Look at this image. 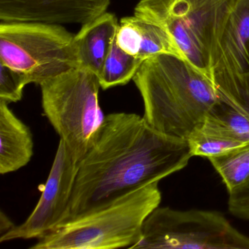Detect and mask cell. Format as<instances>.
<instances>
[{
	"mask_svg": "<svg viewBox=\"0 0 249 249\" xmlns=\"http://www.w3.org/2000/svg\"><path fill=\"white\" fill-rule=\"evenodd\" d=\"M192 157L188 141L156 130L143 116L124 112L107 115L78 162L67 221L160 182L186 167Z\"/></svg>",
	"mask_w": 249,
	"mask_h": 249,
	"instance_id": "cell-1",
	"label": "cell"
},
{
	"mask_svg": "<svg viewBox=\"0 0 249 249\" xmlns=\"http://www.w3.org/2000/svg\"><path fill=\"white\" fill-rule=\"evenodd\" d=\"M133 81L148 124L178 139L187 141L218 101L213 81L187 61L171 55L144 61Z\"/></svg>",
	"mask_w": 249,
	"mask_h": 249,
	"instance_id": "cell-2",
	"label": "cell"
},
{
	"mask_svg": "<svg viewBox=\"0 0 249 249\" xmlns=\"http://www.w3.org/2000/svg\"><path fill=\"white\" fill-rule=\"evenodd\" d=\"M158 184L144 186L107 206L61 224L30 249H131L141 239L145 218L160 206Z\"/></svg>",
	"mask_w": 249,
	"mask_h": 249,
	"instance_id": "cell-3",
	"label": "cell"
},
{
	"mask_svg": "<svg viewBox=\"0 0 249 249\" xmlns=\"http://www.w3.org/2000/svg\"><path fill=\"white\" fill-rule=\"evenodd\" d=\"M239 1L139 0L134 16L167 32L186 60L214 82L218 41Z\"/></svg>",
	"mask_w": 249,
	"mask_h": 249,
	"instance_id": "cell-4",
	"label": "cell"
},
{
	"mask_svg": "<svg viewBox=\"0 0 249 249\" xmlns=\"http://www.w3.org/2000/svg\"><path fill=\"white\" fill-rule=\"evenodd\" d=\"M43 112L61 141L79 162L104 123L98 77L76 68L40 85Z\"/></svg>",
	"mask_w": 249,
	"mask_h": 249,
	"instance_id": "cell-5",
	"label": "cell"
},
{
	"mask_svg": "<svg viewBox=\"0 0 249 249\" xmlns=\"http://www.w3.org/2000/svg\"><path fill=\"white\" fill-rule=\"evenodd\" d=\"M75 36L59 24L0 22V63L40 85L80 68Z\"/></svg>",
	"mask_w": 249,
	"mask_h": 249,
	"instance_id": "cell-6",
	"label": "cell"
},
{
	"mask_svg": "<svg viewBox=\"0 0 249 249\" xmlns=\"http://www.w3.org/2000/svg\"><path fill=\"white\" fill-rule=\"evenodd\" d=\"M131 249H249V237L217 211L157 207Z\"/></svg>",
	"mask_w": 249,
	"mask_h": 249,
	"instance_id": "cell-7",
	"label": "cell"
},
{
	"mask_svg": "<svg viewBox=\"0 0 249 249\" xmlns=\"http://www.w3.org/2000/svg\"><path fill=\"white\" fill-rule=\"evenodd\" d=\"M78 162L59 141L54 160L41 196L23 224L0 236V242L41 238L68 221Z\"/></svg>",
	"mask_w": 249,
	"mask_h": 249,
	"instance_id": "cell-8",
	"label": "cell"
},
{
	"mask_svg": "<svg viewBox=\"0 0 249 249\" xmlns=\"http://www.w3.org/2000/svg\"><path fill=\"white\" fill-rule=\"evenodd\" d=\"M110 0H0V22L83 26L107 12Z\"/></svg>",
	"mask_w": 249,
	"mask_h": 249,
	"instance_id": "cell-9",
	"label": "cell"
},
{
	"mask_svg": "<svg viewBox=\"0 0 249 249\" xmlns=\"http://www.w3.org/2000/svg\"><path fill=\"white\" fill-rule=\"evenodd\" d=\"M249 72V0H240L218 41L214 75ZM214 80V79H213Z\"/></svg>",
	"mask_w": 249,
	"mask_h": 249,
	"instance_id": "cell-10",
	"label": "cell"
},
{
	"mask_svg": "<svg viewBox=\"0 0 249 249\" xmlns=\"http://www.w3.org/2000/svg\"><path fill=\"white\" fill-rule=\"evenodd\" d=\"M116 41L124 52L143 62L163 54L186 60L180 48L167 32L134 15L120 20Z\"/></svg>",
	"mask_w": 249,
	"mask_h": 249,
	"instance_id": "cell-11",
	"label": "cell"
},
{
	"mask_svg": "<svg viewBox=\"0 0 249 249\" xmlns=\"http://www.w3.org/2000/svg\"><path fill=\"white\" fill-rule=\"evenodd\" d=\"M119 26L115 14L106 12L81 27L75 36L80 68L98 77L116 40Z\"/></svg>",
	"mask_w": 249,
	"mask_h": 249,
	"instance_id": "cell-12",
	"label": "cell"
},
{
	"mask_svg": "<svg viewBox=\"0 0 249 249\" xmlns=\"http://www.w3.org/2000/svg\"><path fill=\"white\" fill-rule=\"evenodd\" d=\"M33 135L8 107L0 100V173H13L27 165L33 156Z\"/></svg>",
	"mask_w": 249,
	"mask_h": 249,
	"instance_id": "cell-13",
	"label": "cell"
},
{
	"mask_svg": "<svg viewBox=\"0 0 249 249\" xmlns=\"http://www.w3.org/2000/svg\"><path fill=\"white\" fill-rule=\"evenodd\" d=\"M142 62L124 52L115 40L98 75L102 89L126 85L133 80Z\"/></svg>",
	"mask_w": 249,
	"mask_h": 249,
	"instance_id": "cell-14",
	"label": "cell"
},
{
	"mask_svg": "<svg viewBox=\"0 0 249 249\" xmlns=\"http://www.w3.org/2000/svg\"><path fill=\"white\" fill-rule=\"evenodd\" d=\"M218 100L231 107L249 125V72L214 75Z\"/></svg>",
	"mask_w": 249,
	"mask_h": 249,
	"instance_id": "cell-15",
	"label": "cell"
},
{
	"mask_svg": "<svg viewBox=\"0 0 249 249\" xmlns=\"http://www.w3.org/2000/svg\"><path fill=\"white\" fill-rule=\"evenodd\" d=\"M208 160L221 176L229 192L249 177V142Z\"/></svg>",
	"mask_w": 249,
	"mask_h": 249,
	"instance_id": "cell-16",
	"label": "cell"
},
{
	"mask_svg": "<svg viewBox=\"0 0 249 249\" xmlns=\"http://www.w3.org/2000/svg\"><path fill=\"white\" fill-rule=\"evenodd\" d=\"M187 141L193 157L208 159L246 144L227 136L205 124L195 129Z\"/></svg>",
	"mask_w": 249,
	"mask_h": 249,
	"instance_id": "cell-17",
	"label": "cell"
},
{
	"mask_svg": "<svg viewBox=\"0 0 249 249\" xmlns=\"http://www.w3.org/2000/svg\"><path fill=\"white\" fill-rule=\"evenodd\" d=\"M27 84L24 75L0 63V100L8 104L20 101Z\"/></svg>",
	"mask_w": 249,
	"mask_h": 249,
	"instance_id": "cell-18",
	"label": "cell"
},
{
	"mask_svg": "<svg viewBox=\"0 0 249 249\" xmlns=\"http://www.w3.org/2000/svg\"><path fill=\"white\" fill-rule=\"evenodd\" d=\"M230 193L229 211L234 216L249 220V177Z\"/></svg>",
	"mask_w": 249,
	"mask_h": 249,
	"instance_id": "cell-19",
	"label": "cell"
},
{
	"mask_svg": "<svg viewBox=\"0 0 249 249\" xmlns=\"http://www.w3.org/2000/svg\"><path fill=\"white\" fill-rule=\"evenodd\" d=\"M14 226L15 225L11 222V220L2 211L1 212V217H0V231H1L0 236L11 230Z\"/></svg>",
	"mask_w": 249,
	"mask_h": 249,
	"instance_id": "cell-20",
	"label": "cell"
}]
</instances>
